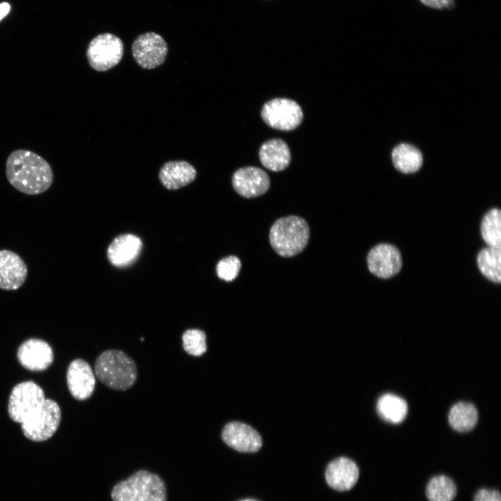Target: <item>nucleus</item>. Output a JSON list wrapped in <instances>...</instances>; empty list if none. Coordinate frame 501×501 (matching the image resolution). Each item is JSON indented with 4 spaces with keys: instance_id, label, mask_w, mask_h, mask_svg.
<instances>
[{
    "instance_id": "1a4fd4ad",
    "label": "nucleus",
    "mask_w": 501,
    "mask_h": 501,
    "mask_svg": "<svg viewBox=\"0 0 501 501\" xmlns=\"http://www.w3.org/2000/svg\"><path fill=\"white\" fill-rule=\"evenodd\" d=\"M132 52L136 62L143 68L153 69L161 65L168 54L164 39L154 32L139 35L134 41Z\"/></svg>"
},
{
    "instance_id": "9b49d317",
    "label": "nucleus",
    "mask_w": 501,
    "mask_h": 501,
    "mask_svg": "<svg viewBox=\"0 0 501 501\" xmlns=\"http://www.w3.org/2000/svg\"><path fill=\"white\" fill-rule=\"evenodd\" d=\"M235 191L245 198H255L266 193L270 186V179L262 169L247 166L236 170L232 176Z\"/></svg>"
},
{
    "instance_id": "c756f323",
    "label": "nucleus",
    "mask_w": 501,
    "mask_h": 501,
    "mask_svg": "<svg viewBox=\"0 0 501 501\" xmlns=\"http://www.w3.org/2000/svg\"><path fill=\"white\" fill-rule=\"evenodd\" d=\"M10 10V6L6 2L0 3V21L8 15Z\"/></svg>"
},
{
    "instance_id": "f257e3e1",
    "label": "nucleus",
    "mask_w": 501,
    "mask_h": 501,
    "mask_svg": "<svg viewBox=\"0 0 501 501\" xmlns=\"http://www.w3.org/2000/svg\"><path fill=\"white\" fill-rule=\"evenodd\" d=\"M8 182L26 195H38L47 191L54 180L49 163L40 155L29 150L12 152L6 161Z\"/></svg>"
},
{
    "instance_id": "7c9ffc66",
    "label": "nucleus",
    "mask_w": 501,
    "mask_h": 501,
    "mask_svg": "<svg viewBox=\"0 0 501 501\" xmlns=\"http://www.w3.org/2000/svg\"><path fill=\"white\" fill-rule=\"evenodd\" d=\"M239 501H257V500H253V499H244V500H239Z\"/></svg>"
},
{
    "instance_id": "7ed1b4c3",
    "label": "nucleus",
    "mask_w": 501,
    "mask_h": 501,
    "mask_svg": "<svg viewBox=\"0 0 501 501\" xmlns=\"http://www.w3.org/2000/svg\"><path fill=\"white\" fill-rule=\"evenodd\" d=\"M309 238L308 224L297 216L276 220L269 232L271 247L283 257H292L301 253L307 246Z\"/></svg>"
},
{
    "instance_id": "2eb2a0df",
    "label": "nucleus",
    "mask_w": 501,
    "mask_h": 501,
    "mask_svg": "<svg viewBox=\"0 0 501 501\" xmlns=\"http://www.w3.org/2000/svg\"><path fill=\"white\" fill-rule=\"evenodd\" d=\"M68 389L74 398L86 400L93 394L95 379L89 364L82 359L72 360L67 371Z\"/></svg>"
},
{
    "instance_id": "c85d7f7f",
    "label": "nucleus",
    "mask_w": 501,
    "mask_h": 501,
    "mask_svg": "<svg viewBox=\"0 0 501 501\" xmlns=\"http://www.w3.org/2000/svg\"><path fill=\"white\" fill-rule=\"evenodd\" d=\"M424 5L429 8L442 9L450 7L454 0H420Z\"/></svg>"
},
{
    "instance_id": "b1692460",
    "label": "nucleus",
    "mask_w": 501,
    "mask_h": 501,
    "mask_svg": "<svg viewBox=\"0 0 501 501\" xmlns=\"http://www.w3.org/2000/svg\"><path fill=\"white\" fill-rule=\"evenodd\" d=\"M456 486L445 475L432 477L426 487L429 501H452L456 495Z\"/></svg>"
},
{
    "instance_id": "412c9836",
    "label": "nucleus",
    "mask_w": 501,
    "mask_h": 501,
    "mask_svg": "<svg viewBox=\"0 0 501 501\" xmlns=\"http://www.w3.org/2000/svg\"><path fill=\"white\" fill-rule=\"evenodd\" d=\"M377 412L381 418L391 423L402 422L407 415L408 406L406 401L393 394H385L378 400Z\"/></svg>"
},
{
    "instance_id": "4468645a",
    "label": "nucleus",
    "mask_w": 501,
    "mask_h": 501,
    "mask_svg": "<svg viewBox=\"0 0 501 501\" xmlns=\"http://www.w3.org/2000/svg\"><path fill=\"white\" fill-rule=\"evenodd\" d=\"M221 436L225 444L241 452H255L262 445L259 433L249 425L239 422L228 423Z\"/></svg>"
},
{
    "instance_id": "f3484780",
    "label": "nucleus",
    "mask_w": 501,
    "mask_h": 501,
    "mask_svg": "<svg viewBox=\"0 0 501 501\" xmlns=\"http://www.w3.org/2000/svg\"><path fill=\"white\" fill-rule=\"evenodd\" d=\"M142 248L141 239L132 234H125L115 238L107 249V257L113 265L125 267L138 255Z\"/></svg>"
},
{
    "instance_id": "aec40b11",
    "label": "nucleus",
    "mask_w": 501,
    "mask_h": 501,
    "mask_svg": "<svg viewBox=\"0 0 501 501\" xmlns=\"http://www.w3.org/2000/svg\"><path fill=\"white\" fill-rule=\"evenodd\" d=\"M395 167L404 173H414L422 164V155L415 147L406 143L396 146L392 152Z\"/></svg>"
},
{
    "instance_id": "4be33fe9",
    "label": "nucleus",
    "mask_w": 501,
    "mask_h": 501,
    "mask_svg": "<svg viewBox=\"0 0 501 501\" xmlns=\"http://www.w3.org/2000/svg\"><path fill=\"white\" fill-rule=\"evenodd\" d=\"M477 409L468 402H459L454 405L448 415L450 426L459 432L471 430L477 424Z\"/></svg>"
},
{
    "instance_id": "a211bd4d",
    "label": "nucleus",
    "mask_w": 501,
    "mask_h": 501,
    "mask_svg": "<svg viewBox=\"0 0 501 501\" xmlns=\"http://www.w3.org/2000/svg\"><path fill=\"white\" fill-rule=\"evenodd\" d=\"M196 177L194 167L185 161H170L161 168L159 178L168 189H178L191 183Z\"/></svg>"
},
{
    "instance_id": "a878e982",
    "label": "nucleus",
    "mask_w": 501,
    "mask_h": 501,
    "mask_svg": "<svg viewBox=\"0 0 501 501\" xmlns=\"http://www.w3.org/2000/svg\"><path fill=\"white\" fill-rule=\"evenodd\" d=\"M183 348L189 355L200 356L207 351L206 335L204 331L193 328L184 332L182 336Z\"/></svg>"
},
{
    "instance_id": "cd10ccee",
    "label": "nucleus",
    "mask_w": 501,
    "mask_h": 501,
    "mask_svg": "<svg viewBox=\"0 0 501 501\" xmlns=\"http://www.w3.org/2000/svg\"><path fill=\"white\" fill-rule=\"evenodd\" d=\"M474 501H501V495L496 490L482 488L475 493Z\"/></svg>"
},
{
    "instance_id": "9d476101",
    "label": "nucleus",
    "mask_w": 501,
    "mask_h": 501,
    "mask_svg": "<svg viewBox=\"0 0 501 501\" xmlns=\"http://www.w3.org/2000/svg\"><path fill=\"white\" fill-rule=\"evenodd\" d=\"M367 260L370 272L381 278H388L397 274L402 264L399 250L388 244H381L372 248Z\"/></svg>"
},
{
    "instance_id": "20e7f679",
    "label": "nucleus",
    "mask_w": 501,
    "mask_h": 501,
    "mask_svg": "<svg viewBox=\"0 0 501 501\" xmlns=\"http://www.w3.org/2000/svg\"><path fill=\"white\" fill-rule=\"evenodd\" d=\"M113 501H166L164 482L155 474L139 470L118 483L111 492Z\"/></svg>"
},
{
    "instance_id": "5701e85b",
    "label": "nucleus",
    "mask_w": 501,
    "mask_h": 501,
    "mask_svg": "<svg viewBox=\"0 0 501 501\" xmlns=\"http://www.w3.org/2000/svg\"><path fill=\"white\" fill-rule=\"evenodd\" d=\"M477 265L481 273L493 283L501 281L500 248L488 246L482 249L477 256Z\"/></svg>"
},
{
    "instance_id": "393cba45",
    "label": "nucleus",
    "mask_w": 501,
    "mask_h": 501,
    "mask_svg": "<svg viewBox=\"0 0 501 501\" xmlns=\"http://www.w3.org/2000/svg\"><path fill=\"white\" fill-rule=\"evenodd\" d=\"M481 234L488 246L500 248L501 212L496 208L491 209L484 216L481 224Z\"/></svg>"
},
{
    "instance_id": "0eeeda50",
    "label": "nucleus",
    "mask_w": 501,
    "mask_h": 501,
    "mask_svg": "<svg viewBox=\"0 0 501 501\" xmlns=\"http://www.w3.org/2000/svg\"><path fill=\"white\" fill-rule=\"evenodd\" d=\"M46 399L42 389L32 381L17 384L12 390L8 412L12 420L22 423Z\"/></svg>"
},
{
    "instance_id": "ddd939ff",
    "label": "nucleus",
    "mask_w": 501,
    "mask_h": 501,
    "mask_svg": "<svg viewBox=\"0 0 501 501\" xmlns=\"http://www.w3.org/2000/svg\"><path fill=\"white\" fill-rule=\"evenodd\" d=\"M19 363L30 371H43L52 363L54 353L51 346L44 340L31 338L23 342L17 350Z\"/></svg>"
},
{
    "instance_id": "6e6552de",
    "label": "nucleus",
    "mask_w": 501,
    "mask_h": 501,
    "mask_svg": "<svg viewBox=\"0 0 501 501\" xmlns=\"http://www.w3.org/2000/svg\"><path fill=\"white\" fill-rule=\"evenodd\" d=\"M261 116L268 126L281 131L296 129L303 118L299 104L287 98H275L266 102L262 109Z\"/></svg>"
},
{
    "instance_id": "dca6fc26",
    "label": "nucleus",
    "mask_w": 501,
    "mask_h": 501,
    "mask_svg": "<svg viewBox=\"0 0 501 501\" xmlns=\"http://www.w3.org/2000/svg\"><path fill=\"white\" fill-rule=\"evenodd\" d=\"M325 477L330 487L336 491H345L350 490L356 484L359 469L353 461L342 456L328 465Z\"/></svg>"
},
{
    "instance_id": "6ab92c4d",
    "label": "nucleus",
    "mask_w": 501,
    "mask_h": 501,
    "mask_svg": "<svg viewBox=\"0 0 501 501\" xmlns=\"http://www.w3.org/2000/svg\"><path fill=\"white\" fill-rule=\"evenodd\" d=\"M262 164L272 171H282L289 164L291 153L287 144L282 139L273 138L264 143L259 151Z\"/></svg>"
},
{
    "instance_id": "bb28decb",
    "label": "nucleus",
    "mask_w": 501,
    "mask_h": 501,
    "mask_svg": "<svg viewBox=\"0 0 501 501\" xmlns=\"http://www.w3.org/2000/svg\"><path fill=\"white\" fill-rule=\"evenodd\" d=\"M241 267L240 260L236 256L223 258L216 265L217 276L225 281H232L239 275Z\"/></svg>"
},
{
    "instance_id": "f03ea898",
    "label": "nucleus",
    "mask_w": 501,
    "mask_h": 501,
    "mask_svg": "<svg viewBox=\"0 0 501 501\" xmlns=\"http://www.w3.org/2000/svg\"><path fill=\"white\" fill-rule=\"evenodd\" d=\"M95 372L103 384L117 390L130 388L137 379L135 362L125 352L116 349L104 351L97 357Z\"/></svg>"
},
{
    "instance_id": "f8f14e48",
    "label": "nucleus",
    "mask_w": 501,
    "mask_h": 501,
    "mask_svg": "<svg viewBox=\"0 0 501 501\" xmlns=\"http://www.w3.org/2000/svg\"><path fill=\"white\" fill-rule=\"evenodd\" d=\"M28 267L24 260L14 251L0 250V289L17 290L25 283Z\"/></svg>"
},
{
    "instance_id": "39448f33",
    "label": "nucleus",
    "mask_w": 501,
    "mask_h": 501,
    "mask_svg": "<svg viewBox=\"0 0 501 501\" xmlns=\"http://www.w3.org/2000/svg\"><path fill=\"white\" fill-rule=\"evenodd\" d=\"M61 419L58 404L46 399L36 411L22 423L24 435L33 441L41 442L51 438L56 431Z\"/></svg>"
},
{
    "instance_id": "423d86ee",
    "label": "nucleus",
    "mask_w": 501,
    "mask_h": 501,
    "mask_svg": "<svg viewBox=\"0 0 501 501\" xmlns=\"http://www.w3.org/2000/svg\"><path fill=\"white\" fill-rule=\"evenodd\" d=\"M123 55V43L118 36L104 33L95 37L89 43L86 56L91 67L106 71L116 65Z\"/></svg>"
}]
</instances>
